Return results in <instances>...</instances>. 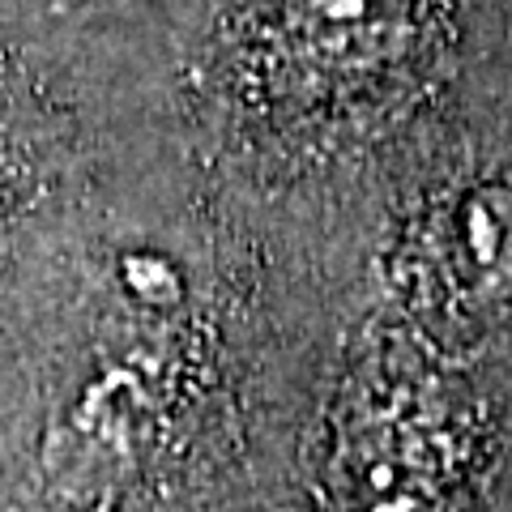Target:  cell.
<instances>
[{
    "label": "cell",
    "mask_w": 512,
    "mask_h": 512,
    "mask_svg": "<svg viewBox=\"0 0 512 512\" xmlns=\"http://www.w3.org/2000/svg\"><path fill=\"white\" fill-rule=\"evenodd\" d=\"M474 0H222L214 107L235 137L338 146L448 77Z\"/></svg>",
    "instance_id": "1"
},
{
    "label": "cell",
    "mask_w": 512,
    "mask_h": 512,
    "mask_svg": "<svg viewBox=\"0 0 512 512\" xmlns=\"http://www.w3.org/2000/svg\"><path fill=\"white\" fill-rule=\"evenodd\" d=\"M478 402L436 372H372L346 384L320 461L325 512H474L491 478Z\"/></svg>",
    "instance_id": "2"
},
{
    "label": "cell",
    "mask_w": 512,
    "mask_h": 512,
    "mask_svg": "<svg viewBox=\"0 0 512 512\" xmlns=\"http://www.w3.org/2000/svg\"><path fill=\"white\" fill-rule=\"evenodd\" d=\"M397 282L419 316L466 333L512 312V171L440 188L402 239Z\"/></svg>",
    "instance_id": "3"
},
{
    "label": "cell",
    "mask_w": 512,
    "mask_h": 512,
    "mask_svg": "<svg viewBox=\"0 0 512 512\" xmlns=\"http://www.w3.org/2000/svg\"><path fill=\"white\" fill-rule=\"evenodd\" d=\"M43 137L39 103L26 94L22 77L0 64V291L13 282L18 244L43 192Z\"/></svg>",
    "instance_id": "4"
},
{
    "label": "cell",
    "mask_w": 512,
    "mask_h": 512,
    "mask_svg": "<svg viewBox=\"0 0 512 512\" xmlns=\"http://www.w3.org/2000/svg\"><path fill=\"white\" fill-rule=\"evenodd\" d=\"M56 9L64 13H137V9H158V5H171V0H52Z\"/></svg>",
    "instance_id": "5"
}]
</instances>
